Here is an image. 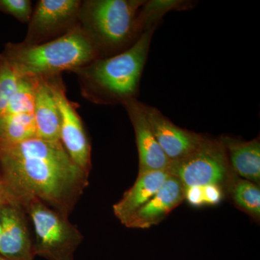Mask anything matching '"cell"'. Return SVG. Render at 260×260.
<instances>
[{
    "instance_id": "603a6c76",
    "label": "cell",
    "mask_w": 260,
    "mask_h": 260,
    "mask_svg": "<svg viewBox=\"0 0 260 260\" xmlns=\"http://www.w3.org/2000/svg\"><path fill=\"white\" fill-rule=\"evenodd\" d=\"M184 199L187 200L189 204L195 207H200L205 205L202 186H189L184 188Z\"/></svg>"
},
{
    "instance_id": "30bf717a",
    "label": "cell",
    "mask_w": 260,
    "mask_h": 260,
    "mask_svg": "<svg viewBox=\"0 0 260 260\" xmlns=\"http://www.w3.org/2000/svg\"><path fill=\"white\" fill-rule=\"evenodd\" d=\"M153 134L169 161H177L198 148L205 135L179 127L157 108L143 103Z\"/></svg>"
},
{
    "instance_id": "7402d4cb",
    "label": "cell",
    "mask_w": 260,
    "mask_h": 260,
    "mask_svg": "<svg viewBox=\"0 0 260 260\" xmlns=\"http://www.w3.org/2000/svg\"><path fill=\"white\" fill-rule=\"evenodd\" d=\"M203 187L205 205H215L222 200V191L220 186L215 184H208Z\"/></svg>"
},
{
    "instance_id": "cb8c5ba5",
    "label": "cell",
    "mask_w": 260,
    "mask_h": 260,
    "mask_svg": "<svg viewBox=\"0 0 260 260\" xmlns=\"http://www.w3.org/2000/svg\"><path fill=\"white\" fill-rule=\"evenodd\" d=\"M2 201H3V195H2L1 191H0V206H1Z\"/></svg>"
},
{
    "instance_id": "9a60e30c",
    "label": "cell",
    "mask_w": 260,
    "mask_h": 260,
    "mask_svg": "<svg viewBox=\"0 0 260 260\" xmlns=\"http://www.w3.org/2000/svg\"><path fill=\"white\" fill-rule=\"evenodd\" d=\"M226 151L233 170L245 180L259 184L260 181L259 138L242 141L230 136L220 139Z\"/></svg>"
},
{
    "instance_id": "277c9868",
    "label": "cell",
    "mask_w": 260,
    "mask_h": 260,
    "mask_svg": "<svg viewBox=\"0 0 260 260\" xmlns=\"http://www.w3.org/2000/svg\"><path fill=\"white\" fill-rule=\"evenodd\" d=\"M145 1H82L78 23L100 58L116 55L126 50L141 37L138 16Z\"/></svg>"
},
{
    "instance_id": "d6986e66",
    "label": "cell",
    "mask_w": 260,
    "mask_h": 260,
    "mask_svg": "<svg viewBox=\"0 0 260 260\" xmlns=\"http://www.w3.org/2000/svg\"><path fill=\"white\" fill-rule=\"evenodd\" d=\"M233 199L238 206L254 218L260 217V189L251 181L239 179L232 186Z\"/></svg>"
},
{
    "instance_id": "5bb4252c",
    "label": "cell",
    "mask_w": 260,
    "mask_h": 260,
    "mask_svg": "<svg viewBox=\"0 0 260 260\" xmlns=\"http://www.w3.org/2000/svg\"><path fill=\"white\" fill-rule=\"evenodd\" d=\"M37 138L60 141V114L54 94L44 78H38L34 112Z\"/></svg>"
},
{
    "instance_id": "4fadbf2b",
    "label": "cell",
    "mask_w": 260,
    "mask_h": 260,
    "mask_svg": "<svg viewBox=\"0 0 260 260\" xmlns=\"http://www.w3.org/2000/svg\"><path fill=\"white\" fill-rule=\"evenodd\" d=\"M168 171L139 173L133 186L118 203L113 205L116 218L123 225L151 199L169 177Z\"/></svg>"
},
{
    "instance_id": "52a82bcc",
    "label": "cell",
    "mask_w": 260,
    "mask_h": 260,
    "mask_svg": "<svg viewBox=\"0 0 260 260\" xmlns=\"http://www.w3.org/2000/svg\"><path fill=\"white\" fill-rule=\"evenodd\" d=\"M42 78L50 87L59 108L61 145L73 161L89 175L92 168L91 145L77 110V104L67 96L66 87L61 75Z\"/></svg>"
},
{
    "instance_id": "8fae6325",
    "label": "cell",
    "mask_w": 260,
    "mask_h": 260,
    "mask_svg": "<svg viewBox=\"0 0 260 260\" xmlns=\"http://www.w3.org/2000/svg\"><path fill=\"white\" fill-rule=\"evenodd\" d=\"M134 129L139 155V173L168 171L170 161L159 145L143 107V102L132 99L122 104Z\"/></svg>"
},
{
    "instance_id": "ac0fdd59",
    "label": "cell",
    "mask_w": 260,
    "mask_h": 260,
    "mask_svg": "<svg viewBox=\"0 0 260 260\" xmlns=\"http://www.w3.org/2000/svg\"><path fill=\"white\" fill-rule=\"evenodd\" d=\"M37 83V78L30 76L19 77L14 93L12 95L3 115L32 114Z\"/></svg>"
},
{
    "instance_id": "5b68a950",
    "label": "cell",
    "mask_w": 260,
    "mask_h": 260,
    "mask_svg": "<svg viewBox=\"0 0 260 260\" xmlns=\"http://www.w3.org/2000/svg\"><path fill=\"white\" fill-rule=\"evenodd\" d=\"M17 201V200H16ZM31 221L36 256L46 260H75L83 235L69 216L36 199L18 201Z\"/></svg>"
},
{
    "instance_id": "7c38bea8",
    "label": "cell",
    "mask_w": 260,
    "mask_h": 260,
    "mask_svg": "<svg viewBox=\"0 0 260 260\" xmlns=\"http://www.w3.org/2000/svg\"><path fill=\"white\" fill-rule=\"evenodd\" d=\"M184 200V186L177 178L170 174L153 198L124 225L129 229H145L158 225Z\"/></svg>"
},
{
    "instance_id": "9c48e42d",
    "label": "cell",
    "mask_w": 260,
    "mask_h": 260,
    "mask_svg": "<svg viewBox=\"0 0 260 260\" xmlns=\"http://www.w3.org/2000/svg\"><path fill=\"white\" fill-rule=\"evenodd\" d=\"M2 195L0 255L9 260H34V240L28 215L18 201Z\"/></svg>"
},
{
    "instance_id": "6da1fadb",
    "label": "cell",
    "mask_w": 260,
    "mask_h": 260,
    "mask_svg": "<svg viewBox=\"0 0 260 260\" xmlns=\"http://www.w3.org/2000/svg\"><path fill=\"white\" fill-rule=\"evenodd\" d=\"M88 185V174L60 141L34 138L0 144V191L17 201L38 200L70 216Z\"/></svg>"
},
{
    "instance_id": "e0dca14e",
    "label": "cell",
    "mask_w": 260,
    "mask_h": 260,
    "mask_svg": "<svg viewBox=\"0 0 260 260\" xmlns=\"http://www.w3.org/2000/svg\"><path fill=\"white\" fill-rule=\"evenodd\" d=\"M194 2L185 0H145L138 16V28L142 34L156 28L162 17L173 10H189Z\"/></svg>"
},
{
    "instance_id": "484cf974",
    "label": "cell",
    "mask_w": 260,
    "mask_h": 260,
    "mask_svg": "<svg viewBox=\"0 0 260 260\" xmlns=\"http://www.w3.org/2000/svg\"><path fill=\"white\" fill-rule=\"evenodd\" d=\"M0 237H1V227H0Z\"/></svg>"
},
{
    "instance_id": "44dd1931",
    "label": "cell",
    "mask_w": 260,
    "mask_h": 260,
    "mask_svg": "<svg viewBox=\"0 0 260 260\" xmlns=\"http://www.w3.org/2000/svg\"><path fill=\"white\" fill-rule=\"evenodd\" d=\"M32 10L30 0H0V12L14 17L21 23H29Z\"/></svg>"
},
{
    "instance_id": "ba28073f",
    "label": "cell",
    "mask_w": 260,
    "mask_h": 260,
    "mask_svg": "<svg viewBox=\"0 0 260 260\" xmlns=\"http://www.w3.org/2000/svg\"><path fill=\"white\" fill-rule=\"evenodd\" d=\"M81 0H39L32 10L24 44L37 45L62 37L79 25Z\"/></svg>"
},
{
    "instance_id": "3957f363",
    "label": "cell",
    "mask_w": 260,
    "mask_h": 260,
    "mask_svg": "<svg viewBox=\"0 0 260 260\" xmlns=\"http://www.w3.org/2000/svg\"><path fill=\"white\" fill-rule=\"evenodd\" d=\"M3 54L19 77L37 78L72 72L100 58L79 25L62 37L42 44L8 43Z\"/></svg>"
},
{
    "instance_id": "ffe728a7",
    "label": "cell",
    "mask_w": 260,
    "mask_h": 260,
    "mask_svg": "<svg viewBox=\"0 0 260 260\" xmlns=\"http://www.w3.org/2000/svg\"><path fill=\"white\" fill-rule=\"evenodd\" d=\"M19 80L18 75L6 56L0 54V116L3 115Z\"/></svg>"
},
{
    "instance_id": "7a4b0ae2",
    "label": "cell",
    "mask_w": 260,
    "mask_h": 260,
    "mask_svg": "<svg viewBox=\"0 0 260 260\" xmlns=\"http://www.w3.org/2000/svg\"><path fill=\"white\" fill-rule=\"evenodd\" d=\"M155 30L143 32L132 47L116 55L99 58L73 70L83 97L99 105L123 104L138 99Z\"/></svg>"
},
{
    "instance_id": "2e32d148",
    "label": "cell",
    "mask_w": 260,
    "mask_h": 260,
    "mask_svg": "<svg viewBox=\"0 0 260 260\" xmlns=\"http://www.w3.org/2000/svg\"><path fill=\"white\" fill-rule=\"evenodd\" d=\"M37 138L32 114L0 116V144L14 145Z\"/></svg>"
},
{
    "instance_id": "d4e9b609",
    "label": "cell",
    "mask_w": 260,
    "mask_h": 260,
    "mask_svg": "<svg viewBox=\"0 0 260 260\" xmlns=\"http://www.w3.org/2000/svg\"><path fill=\"white\" fill-rule=\"evenodd\" d=\"M0 260H9L8 259H6V258L3 257V256H2L0 255Z\"/></svg>"
},
{
    "instance_id": "8992f818",
    "label": "cell",
    "mask_w": 260,
    "mask_h": 260,
    "mask_svg": "<svg viewBox=\"0 0 260 260\" xmlns=\"http://www.w3.org/2000/svg\"><path fill=\"white\" fill-rule=\"evenodd\" d=\"M168 172L177 178L184 188L208 184L220 186L232 176V169L220 140L205 136L191 153L171 162Z\"/></svg>"
}]
</instances>
